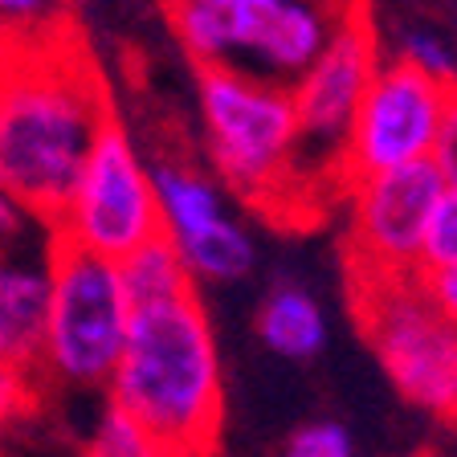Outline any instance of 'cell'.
I'll return each mask as SVG.
<instances>
[{"label":"cell","mask_w":457,"mask_h":457,"mask_svg":"<svg viewBox=\"0 0 457 457\" xmlns=\"http://www.w3.org/2000/svg\"><path fill=\"white\" fill-rule=\"evenodd\" d=\"M282 457H355V445L343 425H335V420H311V425L290 433Z\"/></svg>","instance_id":"obj_20"},{"label":"cell","mask_w":457,"mask_h":457,"mask_svg":"<svg viewBox=\"0 0 457 457\" xmlns=\"http://www.w3.org/2000/svg\"><path fill=\"white\" fill-rule=\"evenodd\" d=\"M37 225H41L37 217H29L17 200L0 188V253H9V249L33 241V237H37Z\"/></svg>","instance_id":"obj_23"},{"label":"cell","mask_w":457,"mask_h":457,"mask_svg":"<svg viewBox=\"0 0 457 457\" xmlns=\"http://www.w3.org/2000/svg\"><path fill=\"white\" fill-rule=\"evenodd\" d=\"M453 86L433 82L404 62H380L343 152V180H368L433 160Z\"/></svg>","instance_id":"obj_9"},{"label":"cell","mask_w":457,"mask_h":457,"mask_svg":"<svg viewBox=\"0 0 457 457\" xmlns=\"http://www.w3.org/2000/svg\"><path fill=\"white\" fill-rule=\"evenodd\" d=\"M441 270H457V192L449 188L428 212L425 241H420V274H441Z\"/></svg>","instance_id":"obj_18"},{"label":"cell","mask_w":457,"mask_h":457,"mask_svg":"<svg viewBox=\"0 0 457 457\" xmlns=\"http://www.w3.org/2000/svg\"><path fill=\"white\" fill-rule=\"evenodd\" d=\"M37 404V371L0 363V428L17 425Z\"/></svg>","instance_id":"obj_21"},{"label":"cell","mask_w":457,"mask_h":457,"mask_svg":"<svg viewBox=\"0 0 457 457\" xmlns=\"http://www.w3.org/2000/svg\"><path fill=\"white\" fill-rule=\"evenodd\" d=\"M131 303L114 262L82 249H49V314L37 376L57 388H106L123 360Z\"/></svg>","instance_id":"obj_5"},{"label":"cell","mask_w":457,"mask_h":457,"mask_svg":"<svg viewBox=\"0 0 457 457\" xmlns=\"http://www.w3.org/2000/svg\"><path fill=\"white\" fill-rule=\"evenodd\" d=\"M380 70V46L376 29L368 21V9H360L339 37L327 46V54L290 86L295 98V204L306 192H343V152L352 139L355 114L368 95L371 78Z\"/></svg>","instance_id":"obj_8"},{"label":"cell","mask_w":457,"mask_h":457,"mask_svg":"<svg viewBox=\"0 0 457 457\" xmlns=\"http://www.w3.org/2000/svg\"><path fill=\"white\" fill-rule=\"evenodd\" d=\"M111 409L143 425L168 457H209L225 428V371L200 295L135 306Z\"/></svg>","instance_id":"obj_2"},{"label":"cell","mask_w":457,"mask_h":457,"mask_svg":"<svg viewBox=\"0 0 457 457\" xmlns=\"http://www.w3.org/2000/svg\"><path fill=\"white\" fill-rule=\"evenodd\" d=\"M119 274H123V290L131 311L135 306L168 303V298H184L196 290L184 257L176 253V245L168 237H155L143 249H135L127 262H119Z\"/></svg>","instance_id":"obj_15"},{"label":"cell","mask_w":457,"mask_h":457,"mask_svg":"<svg viewBox=\"0 0 457 457\" xmlns=\"http://www.w3.org/2000/svg\"><path fill=\"white\" fill-rule=\"evenodd\" d=\"M433 168L441 171L449 192H457V86L449 90V106H445V123H441L437 147H433Z\"/></svg>","instance_id":"obj_22"},{"label":"cell","mask_w":457,"mask_h":457,"mask_svg":"<svg viewBox=\"0 0 457 457\" xmlns=\"http://www.w3.org/2000/svg\"><path fill=\"white\" fill-rule=\"evenodd\" d=\"M106 119L103 74L74 41L0 49V188L29 217L62 212Z\"/></svg>","instance_id":"obj_1"},{"label":"cell","mask_w":457,"mask_h":457,"mask_svg":"<svg viewBox=\"0 0 457 457\" xmlns=\"http://www.w3.org/2000/svg\"><path fill=\"white\" fill-rule=\"evenodd\" d=\"M360 9L363 0H180L168 4V21L200 70H241L262 82L295 86Z\"/></svg>","instance_id":"obj_3"},{"label":"cell","mask_w":457,"mask_h":457,"mask_svg":"<svg viewBox=\"0 0 457 457\" xmlns=\"http://www.w3.org/2000/svg\"><path fill=\"white\" fill-rule=\"evenodd\" d=\"M352 290L363 339L400 396L457 420V327L433 306L420 278H352Z\"/></svg>","instance_id":"obj_6"},{"label":"cell","mask_w":457,"mask_h":457,"mask_svg":"<svg viewBox=\"0 0 457 457\" xmlns=\"http://www.w3.org/2000/svg\"><path fill=\"white\" fill-rule=\"evenodd\" d=\"M396 62L420 70V74L433 78V82L457 86V49L441 37L437 29H409V33L400 37V57Z\"/></svg>","instance_id":"obj_19"},{"label":"cell","mask_w":457,"mask_h":457,"mask_svg":"<svg viewBox=\"0 0 457 457\" xmlns=\"http://www.w3.org/2000/svg\"><path fill=\"white\" fill-rule=\"evenodd\" d=\"M49 237L57 245L106 257L114 266L147 241L163 237L152 168L143 163L139 147L119 119H106L98 131L66 204L49 220Z\"/></svg>","instance_id":"obj_7"},{"label":"cell","mask_w":457,"mask_h":457,"mask_svg":"<svg viewBox=\"0 0 457 457\" xmlns=\"http://www.w3.org/2000/svg\"><path fill=\"white\" fill-rule=\"evenodd\" d=\"M176 253L184 257L192 282H233V278H245L257 262L253 237L237 217L212 220L209 228H200L188 241H180Z\"/></svg>","instance_id":"obj_14"},{"label":"cell","mask_w":457,"mask_h":457,"mask_svg":"<svg viewBox=\"0 0 457 457\" xmlns=\"http://www.w3.org/2000/svg\"><path fill=\"white\" fill-rule=\"evenodd\" d=\"M82 457H168V449L143 425H135L131 417H123L119 409L106 404V409L98 412V420L90 425Z\"/></svg>","instance_id":"obj_17"},{"label":"cell","mask_w":457,"mask_h":457,"mask_svg":"<svg viewBox=\"0 0 457 457\" xmlns=\"http://www.w3.org/2000/svg\"><path fill=\"white\" fill-rule=\"evenodd\" d=\"M343 192L352 200V228H347L352 278H417L428 212L445 192L433 160L352 180Z\"/></svg>","instance_id":"obj_10"},{"label":"cell","mask_w":457,"mask_h":457,"mask_svg":"<svg viewBox=\"0 0 457 457\" xmlns=\"http://www.w3.org/2000/svg\"><path fill=\"white\" fill-rule=\"evenodd\" d=\"M420 286H425V295L433 298L441 314H445L449 323L457 327V270H441V274H420Z\"/></svg>","instance_id":"obj_24"},{"label":"cell","mask_w":457,"mask_h":457,"mask_svg":"<svg viewBox=\"0 0 457 457\" xmlns=\"http://www.w3.org/2000/svg\"><path fill=\"white\" fill-rule=\"evenodd\" d=\"M74 0H0V49H41L70 41Z\"/></svg>","instance_id":"obj_16"},{"label":"cell","mask_w":457,"mask_h":457,"mask_svg":"<svg viewBox=\"0 0 457 457\" xmlns=\"http://www.w3.org/2000/svg\"><path fill=\"white\" fill-rule=\"evenodd\" d=\"M168 4H180V0H168ZM200 4H245V0H200Z\"/></svg>","instance_id":"obj_25"},{"label":"cell","mask_w":457,"mask_h":457,"mask_svg":"<svg viewBox=\"0 0 457 457\" xmlns=\"http://www.w3.org/2000/svg\"><path fill=\"white\" fill-rule=\"evenodd\" d=\"M257 335H262V343H266L274 355L303 363L323 352L327 319L303 286L282 282L270 290V298L262 303V311H257Z\"/></svg>","instance_id":"obj_13"},{"label":"cell","mask_w":457,"mask_h":457,"mask_svg":"<svg viewBox=\"0 0 457 457\" xmlns=\"http://www.w3.org/2000/svg\"><path fill=\"white\" fill-rule=\"evenodd\" d=\"M152 184H155V204H160V233L171 245H180L192 233L209 228L212 220L228 217L217 180L184 160L152 163Z\"/></svg>","instance_id":"obj_12"},{"label":"cell","mask_w":457,"mask_h":457,"mask_svg":"<svg viewBox=\"0 0 457 457\" xmlns=\"http://www.w3.org/2000/svg\"><path fill=\"white\" fill-rule=\"evenodd\" d=\"M49 249L54 237L0 253V363L37 371L49 314Z\"/></svg>","instance_id":"obj_11"},{"label":"cell","mask_w":457,"mask_h":457,"mask_svg":"<svg viewBox=\"0 0 457 457\" xmlns=\"http://www.w3.org/2000/svg\"><path fill=\"white\" fill-rule=\"evenodd\" d=\"M200 127L217 176L262 212L295 200V98L290 86L241 70H200Z\"/></svg>","instance_id":"obj_4"}]
</instances>
